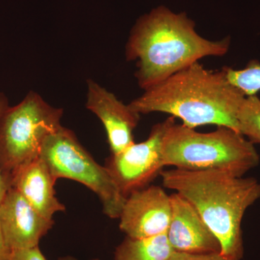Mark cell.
Listing matches in <instances>:
<instances>
[{"label":"cell","mask_w":260,"mask_h":260,"mask_svg":"<svg viewBox=\"0 0 260 260\" xmlns=\"http://www.w3.org/2000/svg\"><path fill=\"white\" fill-rule=\"evenodd\" d=\"M54 225L13 187L8 188L0 202V226L10 251L39 246Z\"/></svg>","instance_id":"obj_9"},{"label":"cell","mask_w":260,"mask_h":260,"mask_svg":"<svg viewBox=\"0 0 260 260\" xmlns=\"http://www.w3.org/2000/svg\"><path fill=\"white\" fill-rule=\"evenodd\" d=\"M239 133L253 144H260V99L246 97L237 114Z\"/></svg>","instance_id":"obj_14"},{"label":"cell","mask_w":260,"mask_h":260,"mask_svg":"<svg viewBox=\"0 0 260 260\" xmlns=\"http://www.w3.org/2000/svg\"><path fill=\"white\" fill-rule=\"evenodd\" d=\"M8 108V102H7L6 98L3 94L0 93V118L2 117ZM7 190H8V186L5 184L4 179H3V175H2L1 171H0V202L4 198Z\"/></svg>","instance_id":"obj_17"},{"label":"cell","mask_w":260,"mask_h":260,"mask_svg":"<svg viewBox=\"0 0 260 260\" xmlns=\"http://www.w3.org/2000/svg\"><path fill=\"white\" fill-rule=\"evenodd\" d=\"M162 162L166 167L186 171H221L244 177L259 165L255 147L245 137L227 126L210 133L173 122L162 140Z\"/></svg>","instance_id":"obj_4"},{"label":"cell","mask_w":260,"mask_h":260,"mask_svg":"<svg viewBox=\"0 0 260 260\" xmlns=\"http://www.w3.org/2000/svg\"><path fill=\"white\" fill-rule=\"evenodd\" d=\"M167 232L135 239L126 237L114 251V260H170L175 252Z\"/></svg>","instance_id":"obj_13"},{"label":"cell","mask_w":260,"mask_h":260,"mask_svg":"<svg viewBox=\"0 0 260 260\" xmlns=\"http://www.w3.org/2000/svg\"><path fill=\"white\" fill-rule=\"evenodd\" d=\"M170 260H230L218 253L191 254V253L175 251Z\"/></svg>","instance_id":"obj_16"},{"label":"cell","mask_w":260,"mask_h":260,"mask_svg":"<svg viewBox=\"0 0 260 260\" xmlns=\"http://www.w3.org/2000/svg\"><path fill=\"white\" fill-rule=\"evenodd\" d=\"M160 175L164 187L181 195L194 207L218 239L220 254L230 260H242V220L248 208L260 198L257 179L215 170L173 169L162 171Z\"/></svg>","instance_id":"obj_3"},{"label":"cell","mask_w":260,"mask_h":260,"mask_svg":"<svg viewBox=\"0 0 260 260\" xmlns=\"http://www.w3.org/2000/svg\"><path fill=\"white\" fill-rule=\"evenodd\" d=\"M57 260H78L76 259V258L74 257V256H61V257H59ZM90 260H102L100 259H98V258H95V259H92Z\"/></svg>","instance_id":"obj_19"},{"label":"cell","mask_w":260,"mask_h":260,"mask_svg":"<svg viewBox=\"0 0 260 260\" xmlns=\"http://www.w3.org/2000/svg\"><path fill=\"white\" fill-rule=\"evenodd\" d=\"M170 197L172 218L167 237L173 249L191 254L220 253L221 246L218 239L194 207L177 192Z\"/></svg>","instance_id":"obj_11"},{"label":"cell","mask_w":260,"mask_h":260,"mask_svg":"<svg viewBox=\"0 0 260 260\" xmlns=\"http://www.w3.org/2000/svg\"><path fill=\"white\" fill-rule=\"evenodd\" d=\"M172 218L170 195L158 186H148L126 198L119 229L126 237L140 239L167 232Z\"/></svg>","instance_id":"obj_8"},{"label":"cell","mask_w":260,"mask_h":260,"mask_svg":"<svg viewBox=\"0 0 260 260\" xmlns=\"http://www.w3.org/2000/svg\"><path fill=\"white\" fill-rule=\"evenodd\" d=\"M40 157L56 181L65 178L81 183L99 197L106 215L119 218L126 198L106 167L94 160L73 131L62 126L49 135L43 143Z\"/></svg>","instance_id":"obj_6"},{"label":"cell","mask_w":260,"mask_h":260,"mask_svg":"<svg viewBox=\"0 0 260 260\" xmlns=\"http://www.w3.org/2000/svg\"><path fill=\"white\" fill-rule=\"evenodd\" d=\"M10 251L5 244L3 232L0 226V260H10Z\"/></svg>","instance_id":"obj_18"},{"label":"cell","mask_w":260,"mask_h":260,"mask_svg":"<svg viewBox=\"0 0 260 260\" xmlns=\"http://www.w3.org/2000/svg\"><path fill=\"white\" fill-rule=\"evenodd\" d=\"M10 260H47L39 246L10 251Z\"/></svg>","instance_id":"obj_15"},{"label":"cell","mask_w":260,"mask_h":260,"mask_svg":"<svg viewBox=\"0 0 260 260\" xmlns=\"http://www.w3.org/2000/svg\"><path fill=\"white\" fill-rule=\"evenodd\" d=\"M56 181L47 164L39 157L15 174L9 188L18 190L44 218L53 220L54 214L65 210L55 195Z\"/></svg>","instance_id":"obj_12"},{"label":"cell","mask_w":260,"mask_h":260,"mask_svg":"<svg viewBox=\"0 0 260 260\" xmlns=\"http://www.w3.org/2000/svg\"><path fill=\"white\" fill-rule=\"evenodd\" d=\"M176 118L169 116L150 130L148 138L134 143L116 154H112L105 167L123 196L148 186L165 167L162 162V140Z\"/></svg>","instance_id":"obj_7"},{"label":"cell","mask_w":260,"mask_h":260,"mask_svg":"<svg viewBox=\"0 0 260 260\" xmlns=\"http://www.w3.org/2000/svg\"><path fill=\"white\" fill-rule=\"evenodd\" d=\"M85 107L105 127L112 154L119 153L135 143L133 133L140 114L93 80H87Z\"/></svg>","instance_id":"obj_10"},{"label":"cell","mask_w":260,"mask_h":260,"mask_svg":"<svg viewBox=\"0 0 260 260\" xmlns=\"http://www.w3.org/2000/svg\"><path fill=\"white\" fill-rule=\"evenodd\" d=\"M230 37L212 41L195 30L185 13L176 14L160 6L138 19L126 44L127 61H137L135 76L143 90L207 56L227 54Z\"/></svg>","instance_id":"obj_1"},{"label":"cell","mask_w":260,"mask_h":260,"mask_svg":"<svg viewBox=\"0 0 260 260\" xmlns=\"http://www.w3.org/2000/svg\"><path fill=\"white\" fill-rule=\"evenodd\" d=\"M144 91L129 104L140 115L165 113L191 129L214 124L239 133L237 114L246 96L222 70H208L197 61Z\"/></svg>","instance_id":"obj_2"},{"label":"cell","mask_w":260,"mask_h":260,"mask_svg":"<svg viewBox=\"0 0 260 260\" xmlns=\"http://www.w3.org/2000/svg\"><path fill=\"white\" fill-rule=\"evenodd\" d=\"M63 111L30 91L0 118V171L8 189L15 174L40 157L43 143L61 127Z\"/></svg>","instance_id":"obj_5"}]
</instances>
